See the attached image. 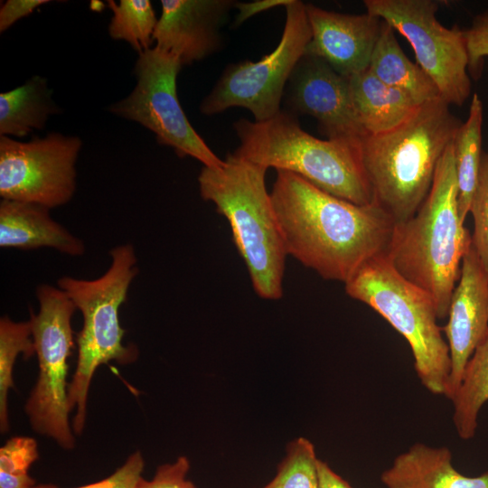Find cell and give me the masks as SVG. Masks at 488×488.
Listing matches in <instances>:
<instances>
[{
  "instance_id": "44dd1931",
  "label": "cell",
  "mask_w": 488,
  "mask_h": 488,
  "mask_svg": "<svg viewBox=\"0 0 488 488\" xmlns=\"http://www.w3.org/2000/svg\"><path fill=\"white\" fill-rule=\"evenodd\" d=\"M47 80L34 75L23 85L0 94V136L23 138L42 130L59 113Z\"/></svg>"
},
{
  "instance_id": "ba28073f",
  "label": "cell",
  "mask_w": 488,
  "mask_h": 488,
  "mask_svg": "<svg viewBox=\"0 0 488 488\" xmlns=\"http://www.w3.org/2000/svg\"><path fill=\"white\" fill-rule=\"evenodd\" d=\"M39 312L30 323L39 375L25 404L32 427L71 449L75 438L69 423L68 359L73 348L71 317L76 309L66 293L51 285L37 287Z\"/></svg>"
},
{
  "instance_id": "277c9868",
  "label": "cell",
  "mask_w": 488,
  "mask_h": 488,
  "mask_svg": "<svg viewBox=\"0 0 488 488\" xmlns=\"http://www.w3.org/2000/svg\"><path fill=\"white\" fill-rule=\"evenodd\" d=\"M267 171L231 153L220 167L203 166L198 183L201 197L228 220L257 295L277 300L287 254L266 187Z\"/></svg>"
},
{
  "instance_id": "f1b7e54d",
  "label": "cell",
  "mask_w": 488,
  "mask_h": 488,
  "mask_svg": "<svg viewBox=\"0 0 488 488\" xmlns=\"http://www.w3.org/2000/svg\"><path fill=\"white\" fill-rule=\"evenodd\" d=\"M468 54V72L477 80L488 57V9L474 17L469 28L463 30Z\"/></svg>"
},
{
  "instance_id": "5b68a950",
  "label": "cell",
  "mask_w": 488,
  "mask_h": 488,
  "mask_svg": "<svg viewBox=\"0 0 488 488\" xmlns=\"http://www.w3.org/2000/svg\"><path fill=\"white\" fill-rule=\"evenodd\" d=\"M239 157L294 173L319 189L358 205L373 202L360 141L319 139L305 132L296 116L280 110L267 120H237Z\"/></svg>"
},
{
  "instance_id": "7c38bea8",
  "label": "cell",
  "mask_w": 488,
  "mask_h": 488,
  "mask_svg": "<svg viewBox=\"0 0 488 488\" xmlns=\"http://www.w3.org/2000/svg\"><path fill=\"white\" fill-rule=\"evenodd\" d=\"M82 141L52 132L28 141L0 136V196L43 205L69 202L76 191V162Z\"/></svg>"
},
{
  "instance_id": "7a4b0ae2",
  "label": "cell",
  "mask_w": 488,
  "mask_h": 488,
  "mask_svg": "<svg viewBox=\"0 0 488 488\" xmlns=\"http://www.w3.org/2000/svg\"><path fill=\"white\" fill-rule=\"evenodd\" d=\"M462 121L441 98L423 103L394 128L367 135L361 156L373 202L396 222L411 218L426 199L439 160Z\"/></svg>"
},
{
  "instance_id": "e575fe53",
  "label": "cell",
  "mask_w": 488,
  "mask_h": 488,
  "mask_svg": "<svg viewBox=\"0 0 488 488\" xmlns=\"http://www.w3.org/2000/svg\"><path fill=\"white\" fill-rule=\"evenodd\" d=\"M90 8L92 11L99 12L104 8V4L99 1H91L90 2Z\"/></svg>"
},
{
  "instance_id": "e0dca14e",
  "label": "cell",
  "mask_w": 488,
  "mask_h": 488,
  "mask_svg": "<svg viewBox=\"0 0 488 488\" xmlns=\"http://www.w3.org/2000/svg\"><path fill=\"white\" fill-rule=\"evenodd\" d=\"M49 208L32 202H0V246L23 250L48 247L77 257L85 252L81 239L52 219Z\"/></svg>"
},
{
  "instance_id": "8992f818",
  "label": "cell",
  "mask_w": 488,
  "mask_h": 488,
  "mask_svg": "<svg viewBox=\"0 0 488 488\" xmlns=\"http://www.w3.org/2000/svg\"><path fill=\"white\" fill-rule=\"evenodd\" d=\"M109 255L110 266L99 278L86 280L66 276L57 282L83 317L77 335V366L68 387L70 409H76L72 428L77 435L84 429L88 393L95 371L110 361L120 364L133 362L138 354L135 346L123 344L125 331L118 314L130 284L138 274L136 251L127 243L115 247Z\"/></svg>"
},
{
  "instance_id": "30bf717a",
  "label": "cell",
  "mask_w": 488,
  "mask_h": 488,
  "mask_svg": "<svg viewBox=\"0 0 488 488\" xmlns=\"http://www.w3.org/2000/svg\"><path fill=\"white\" fill-rule=\"evenodd\" d=\"M174 55L156 46L138 54L134 67L136 84L109 111L149 129L156 141L173 148L179 157L190 156L203 166L220 167L217 156L190 124L179 101L176 80L182 68Z\"/></svg>"
},
{
  "instance_id": "d4e9b609",
  "label": "cell",
  "mask_w": 488,
  "mask_h": 488,
  "mask_svg": "<svg viewBox=\"0 0 488 488\" xmlns=\"http://www.w3.org/2000/svg\"><path fill=\"white\" fill-rule=\"evenodd\" d=\"M25 359L35 354L30 321L14 322L7 316L0 319V428H9L7 396L14 387L13 368L17 356Z\"/></svg>"
},
{
  "instance_id": "d6986e66",
  "label": "cell",
  "mask_w": 488,
  "mask_h": 488,
  "mask_svg": "<svg viewBox=\"0 0 488 488\" xmlns=\"http://www.w3.org/2000/svg\"><path fill=\"white\" fill-rule=\"evenodd\" d=\"M347 79L353 109L367 135L394 128L419 106L410 95L385 84L368 69Z\"/></svg>"
},
{
  "instance_id": "52a82bcc",
  "label": "cell",
  "mask_w": 488,
  "mask_h": 488,
  "mask_svg": "<svg viewBox=\"0 0 488 488\" xmlns=\"http://www.w3.org/2000/svg\"><path fill=\"white\" fill-rule=\"evenodd\" d=\"M344 285L349 296L369 305L407 340L422 385L445 396L451 359L432 297L403 277L387 254L366 262Z\"/></svg>"
},
{
  "instance_id": "83f0119b",
  "label": "cell",
  "mask_w": 488,
  "mask_h": 488,
  "mask_svg": "<svg viewBox=\"0 0 488 488\" xmlns=\"http://www.w3.org/2000/svg\"><path fill=\"white\" fill-rule=\"evenodd\" d=\"M470 212L474 220L472 245L488 276V149L483 153Z\"/></svg>"
},
{
  "instance_id": "6da1fadb",
  "label": "cell",
  "mask_w": 488,
  "mask_h": 488,
  "mask_svg": "<svg viewBox=\"0 0 488 488\" xmlns=\"http://www.w3.org/2000/svg\"><path fill=\"white\" fill-rule=\"evenodd\" d=\"M270 196L287 256L324 279L345 283L387 254L396 221L375 202L352 203L283 170Z\"/></svg>"
},
{
  "instance_id": "8fae6325",
  "label": "cell",
  "mask_w": 488,
  "mask_h": 488,
  "mask_svg": "<svg viewBox=\"0 0 488 488\" xmlns=\"http://www.w3.org/2000/svg\"><path fill=\"white\" fill-rule=\"evenodd\" d=\"M366 13L378 16L411 45L417 64L436 86L448 105L461 107L468 99L471 77L463 30L444 26L436 19L441 5L435 0H364Z\"/></svg>"
},
{
  "instance_id": "3957f363",
  "label": "cell",
  "mask_w": 488,
  "mask_h": 488,
  "mask_svg": "<svg viewBox=\"0 0 488 488\" xmlns=\"http://www.w3.org/2000/svg\"><path fill=\"white\" fill-rule=\"evenodd\" d=\"M457 200L451 142L417 212L395 223L387 251L394 268L432 297L438 319L447 317L462 259L472 244V235L459 217Z\"/></svg>"
},
{
  "instance_id": "4316f807",
  "label": "cell",
  "mask_w": 488,
  "mask_h": 488,
  "mask_svg": "<svg viewBox=\"0 0 488 488\" xmlns=\"http://www.w3.org/2000/svg\"><path fill=\"white\" fill-rule=\"evenodd\" d=\"M38 456L37 443L33 438H10L0 448V488H31L35 485L28 470Z\"/></svg>"
},
{
  "instance_id": "9c48e42d",
  "label": "cell",
  "mask_w": 488,
  "mask_h": 488,
  "mask_svg": "<svg viewBox=\"0 0 488 488\" xmlns=\"http://www.w3.org/2000/svg\"><path fill=\"white\" fill-rule=\"evenodd\" d=\"M285 7L286 23L276 49L258 61L230 64L201 102L202 114L212 116L239 107L261 122L281 110L286 84L312 37L305 4L292 0Z\"/></svg>"
},
{
  "instance_id": "ffe728a7",
  "label": "cell",
  "mask_w": 488,
  "mask_h": 488,
  "mask_svg": "<svg viewBox=\"0 0 488 488\" xmlns=\"http://www.w3.org/2000/svg\"><path fill=\"white\" fill-rule=\"evenodd\" d=\"M395 32L382 20L368 70L385 84L410 95L419 105L440 98L433 80L402 51Z\"/></svg>"
},
{
  "instance_id": "603a6c76",
  "label": "cell",
  "mask_w": 488,
  "mask_h": 488,
  "mask_svg": "<svg viewBox=\"0 0 488 488\" xmlns=\"http://www.w3.org/2000/svg\"><path fill=\"white\" fill-rule=\"evenodd\" d=\"M453 422L458 436L469 440L475 435L481 408L488 401V336L468 360L460 384L451 399Z\"/></svg>"
},
{
  "instance_id": "ac0fdd59",
  "label": "cell",
  "mask_w": 488,
  "mask_h": 488,
  "mask_svg": "<svg viewBox=\"0 0 488 488\" xmlns=\"http://www.w3.org/2000/svg\"><path fill=\"white\" fill-rule=\"evenodd\" d=\"M380 479L387 488H488V471L465 476L453 466L447 447L422 443L399 455Z\"/></svg>"
},
{
  "instance_id": "cb8c5ba5",
  "label": "cell",
  "mask_w": 488,
  "mask_h": 488,
  "mask_svg": "<svg viewBox=\"0 0 488 488\" xmlns=\"http://www.w3.org/2000/svg\"><path fill=\"white\" fill-rule=\"evenodd\" d=\"M112 12L108 34L114 40L128 42L139 53L151 49L158 22L149 0H108Z\"/></svg>"
},
{
  "instance_id": "484cf974",
  "label": "cell",
  "mask_w": 488,
  "mask_h": 488,
  "mask_svg": "<svg viewBox=\"0 0 488 488\" xmlns=\"http://www.w3.org/2000/svg\"><path fill=\"white\" fill-rule=\"evenodd\" d=\"M317 463L313 443L298 437L288 444L274 478L262 488H320Z\"/></svg>"
},
{
  "instance_id": "836d02e7",
  "label": "cell",
  "mask_w": 488,
  "mask_h": 488,
  "mask_svg": "<svg viewBox=\"0 0 488 488\" xmlns=\"http://www.w3.org/2000/svg\"><path fill=\"white\" fill-rule=\"evenodd\" d=\"M320 488H352L347 481L336 474L325 462L317 463Z\"/></svg>"
},
{
  "instance_id": "1f68e13d",
  "label": "cell",
  "mask_w": 488,
  "mask_h": 488,
  "mask_svg": "<svg viewBox=\"0 0 488 488\" xmlns=\"http://www.w3.org/2000/svg\"><path fill=\"white\" fill-rule=\"evenodd\" d=\"M48 3L49 0H7L0 8V32L4 33L14 23Z\"/></svg>"
},
{
  "instance_id": "4fadbf2b",
  "label": "cell",
  "mask_w": 488,
  "mask_h": 488,
  "mask_svg": "<svg viewBox=\"0 0 488 488\" xmlns=\"http://www.w3.org/2000/svg\"><path fill=\"white\" fill-rule=\"evenodd\" d=\"M284 97L286 111L314 117L327 139L360 141L367 136L353 109L348 79L316 56L305 53L300 59Z\"/></svg>"
},
{
  "instance_id": "4dcf8cb0",
  "label": "cell",
  "mask_w": 488,
  "mask_h": 488,
  "mask_svg": "<svg viewBox=\"0 0 488 488\" xmlns=\"http://www.w3.org/2000/svg\"><path fill=\"white\" fill-rule=\"evenodd\" d=\"M190 462L184 455L157 467L151 480L141 477L136 488H197L187 479Z\"/></svg>"
},
{
  "instance_id": "9a60e30c",
  "label": "cell",
  "mask_w": 488,
  "mask_h": 488,
  "mask_svg": "<svg viewBox=\"0 0 488 488\" xmlns=\"http://www.w3.org/2000/svg\"><path fill=\"white\" fill-rule=\"evenodd\" d=\"M233 0H162L154 33L155 46L190 65L215 53L221 45L220 29Z\"/></svg>"
},
{
  "instance_id": "d6a6232c",
  "label": "cell",
  "mask_w": 488,
  "mask_h": 488,
  "mask_svg": "<svg viewBox=\"0 0 488 488\" xmlns=\"http://www.w3.org/2000/svg\"><path fill=\"white\" fill-rule=\"evenodd\" d=\"M292 0H257L249 3H236L235 8L238 14L233 22V27L240 25L250 17L269 10L271 8L283 5L286 6Z\"/></svg>"
},
{
  "instance_id": "5bb4252c",
  "label": "cell",
  "mask_w": 488,
  "mask_h": 488,
  "mask_svg": "<svg viewBox=\"0 0 488 488\" xmlns=\"http://www.w3.org/2000/svg\"><path fill=\"white\" fill-rule=\"evenodd\" d=\"M447 317L442 329L449 348L451 371L445 396L451 399L468 360L488 336V276L472 244L462 259Z\"/></svg>"
},
{
  "instance_id": "7402d4cb",
  "label": "cell",
  "mask_w": 488,
  "mask_h": 488,
  "mask_svg": "<svg viewBox=\"0 0 488 488\" xmlns=\"http://www.w3.org/2000/svg\"><path fill=\"white\" fill-rule=\"evenodd\" d=\"M483 105L477 93L471 99L469 113L452 141L458 189V212L463 222L470 212L483 157Z\"/></svg>"
},
{
  "instance_id": "2e32d148",
  "label": "cell",
  "mask_w": 488,
  "mask_h": 488,
  "mask_svg": "<svg viewBox=\"0 0 488 488\" xmlns=\"http://www.w3.org/2000/svg\"><path fill=\"white\" fill-rule=\"evenodd\" d=\"M312 37L305 53L349 78L368 69L382 19L368 13L347 14L305 4Z\"/></svg>"
},
{
  "instance_id": "f546056e",
  "label": "cell",
  "mask_w": 488,
  "mask_h": 488,
  "mask_svg": "<svg viewBox=\"0 0 488 488\" xmlns=\"http://www.w3.org/2000/svg\"><path fill=\"white\" fill-rule=\"evenodd\" d=\"M145 466L140 451L131 454L126 462L109 476L76 488H136ZM31 488H60L53 484H35Z\"/></svg>"
}]
</instances>
